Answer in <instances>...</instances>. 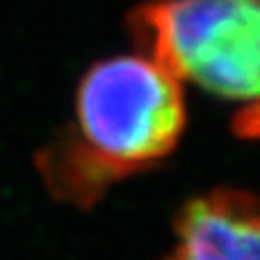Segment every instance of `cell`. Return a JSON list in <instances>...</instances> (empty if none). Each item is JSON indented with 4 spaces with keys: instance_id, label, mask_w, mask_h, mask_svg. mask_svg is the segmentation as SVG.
Segmentation results:
<instances>
[{
    "instance_id": "cell-4",
    "label": "cell",
    "mask_w": 260,
    "mask_h": 260,
    "mask_svg": "<svg viewBox=\"0 0 260 260\" xmlns=\"http://www.w3.org/2000/svg\"><path fill=\"white\" fill-rule=\"evenodd\" d=\"M234 133L243 139H260V100L245 104L234 115Z\"/></svg>"
},
{
    "instance_id": "cell-2",
    "label": "cell",
    "mask_w": 260,
    "mask_h": 260,
    "mask_svg": "<svg viewBox=\"0 0 260 260\" xmlns=\"http://www.w3.org/2000/svg\"><path fill=\"white\" fill-rule=\"evenodd\" d=\"M137 42L174 78L230 100H260V0H152Z\"/></svg>"
},
{
    "instance_id": "cell-1",
    "label": "cell",
    "mask_w": 260,
    "mask_h": 260,
    "mask_svg": "<svg viewBox=\"0 0 260 260\" xmlns=\"http://www.w3.org/2000/svg\"><path fill=\"white\" fill-rule=\"evenodd\" d=\"M184 124L180 80L150 56H113L83 76L74 121L37 167L54 198L91 206L109 184L167 158Z\"/></svg>"
},
{
    "instance_id": "cell-3",
    "label": "cell",
    "mask_w": 260,
    "mask_h": 260,
    "mask_svg": "<svg viewBox=\"0 0 260 260\" xmlns=\"http://www.w3.org/2000/svg\"><path fill=\"white\" fill-rule=\"evenodd\" d=\"M165 260H260V195L223 189L191 200Z\"/></svg>"
}]
</instances>
